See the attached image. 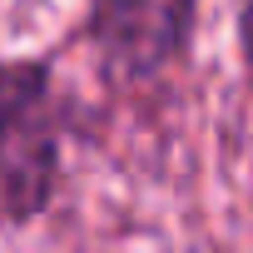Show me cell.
<instances>
[{
	"label": "cell",
	"mask_w": 253,
	"mask_h": 253,
	"mask_svg": "<svg viewBox=\"0 0 253 253\" xmlns=\"http://www.w3.org/2000/svg\"><path fill=\"white\" fill-rule=\"evenodd\" d=\"M50 179V119L35 75L0 84V204L30 213Z\"/></svg>",
	"instance_id": "1"
},
{
	"label": "cell",
	"mask_w": 253,
	"mask_h": 253,
	"mask_svg": "<svg viewBox=\"0 0 253 253\" xmlns=\"http://www.w3.org/2000/svg\"><path fill=\"white\" fill-rule=\"evenodd\" d=\"M243 40H248V55H253V0H248V10H243Z\"/></svg>",
	"instance_id": "3"
},
{
	"label": "cell",
	"mask_w": 253,
	"mask_h": 253,
	"mask_svg": "<svg viewBox=\"0 0 253 253\" xmlns=\"http://www.w3.org/2000/svg\"><path fill=\"white\" fill-rule=\"evenodd\" d=\"M184 0H99V35L129 65L159 60L179 40Z\"/></svg>",
	"instance_id": "2"
}]
</instances>
